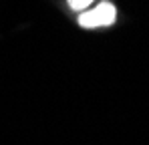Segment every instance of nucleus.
I'll list each match as a JSON object with an SVG mask.
<instances>
[{
    "label": "nucleus",
    "mask_w": 149,
    "mask_h": 145,
    "mask_svg": "<svg viewBox=\"0 0 149 145\" xmlns=\"http://www.w3.org/2000/svg\"><path fill=\"white\" fill-rule=\"evenodd\" d=\"M115 16H117V10L113 4L109 2H103L97 8L93 10H87L79 16V24L83 28H97V26H109V24L115 22Z\"/></svg>",
    "instance_id": "nucleus-1"
},
{
    "label": "nucleus",
    "mask_w": 149,
    "mask_h": 145,
    "mask_svg": "<svg viewBox=\"0 0 149 145\" xmlns=\"http://www.w3.org/2000/svg\"><path fill=\"white\" fill-rule=\"evenodd\" d=\"M91 4H93V0H69V6L73 10H83V8L91 6Z\"/></svg>",
    "instance_id": "nucleus-2"
}]
</instances>
